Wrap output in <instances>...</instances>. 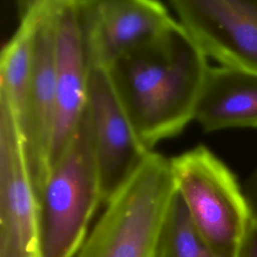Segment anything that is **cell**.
<instances>
[{
  "instance_id": "obj_14",
  "label": "cell",
  "mask_w": 257,
  "mask_h": 257,
  "mask_svg": "<svg viewBox=\"0 0 257 257\" xmlns=\"http://www.w3.org/2000/svg\"><path fill=\"white\" fill-rule=\"evenodd\" d=\"M234 257H257V222L251 217L234 253Z\"/></svg>"
},
{
  "instance_id": "obj_9",
  "label": "cell",
  "mask_w": 257,
  "mask_h": 257,
  "mask_svg": "<svg viewBox=\"0 0 257 257\" xmlns=\"http://www.w3.org/2000/svg\"><path fill=\"white\" fill-rule=\"evenodd\" d=\"M89 63L108 67L176 20L155 0H78Z\"/></svg>"
},
{
  "instance_id": "obj_10",
  "label": "cell",
  "mask_w": 257,
  "mask_h": 257,
  "mask_svg": "<svg viewBox=\"0 0 257 257\" xmlns=\"http://www.w3.org/2000/svg\"><path fill=\"white\" fill-rule=\"evenodd\" d=\"M54 70L55 120L50 169L65 151L86 109L89 62L78 0H59Z\"/></svg>"
},
{
  "instance_id": "obj_1",
  "label": "cell",
  "mask_w": 257,
  "mask_h": 257,
  "mask_svg": "<svg viewBox=\"0 0 257 257\" xmlns=\"http://www.w3.org/2000/svg\"><path fill=\"white\" fill-rule=\"evenodd\" d=\"M209 68L207 56L178 20L107 67L140 139L152 151L195 119Z\"/></svg>"
},
{
  "instance_id": "obj_8",
  "label": "cell",
  "mask_w": 257,
  "mask_h": 257,
  "mask_svg": "<svg viewBox=\"0 0 257 257\" xmlns=\"http://www.w3.org/2000/svg\"><path fill=\"white\" fill-rule=\"evenodd\" d=\"M59 0H33L32 77L28 107L21 133L36 196L50 172L55 120V25Z\"/></svg>"
},
{
  "instance_id": "obj_6",
  "label": "cell",
  "mask_w": 257,
  "mask_h": 257,
  "mask_svg": "<svg viewBox=\"0 0 257 257\" xmlns=\"http://www.w3.org/2000/svg\"><path fill=\"white\" fill-rule=\"evenodd\" d=\"M0 257H42L38 202L17 118L0 94Z\"/></svg>"
},
{
  "instance_id": "obj_4",
  "label": "cell",
  "mask_w": 257,
  "mask_h": 257,
  "mask_svg": "<svg viewBox=\"0 0 257 257\" xmlns=\"http://www.w3.org/2000/svg\"><path fill=\"white\" fill-rule=\"evenodd\" d=\"M170 163L177 193L199 234L215 251L234 256L250 219L235 175L202 145Z\"/></svg>"
},
{
  "instance_id": "obj_5",
  "label": "cell",
  "mask_w": 257,
  "mask_h": 257,
  "mask_svg": "<svg viewBox=\"0 0 257 257\" xmlns=\"http://www.w3.org/2000/svg\"><path fill=\"white\" fill-rule=\"evenodd\" d=\"M86 113L105 205L153 151L140 139L108 69L95 63H89Z\"/></svg>"
},
{
  "instance_id": "obj_11",
  "label": "cell",
  "mask_w": 257,
  "mask_h": 257,
  "mask_svg": "<svg viewBox=\"0 0 257 257\" xmlns=\"http://www.w3.org/2000/svg\"><path fill=\"white\" fill-rule=\"evenodd\" d=\"M195 120L205 132L257 127V74L222 65L210 66Z\"/></svg>"
},
{
  "instance_id": "obj_12",
  "label": "cell",
  "mask_w": 257,
  "mask_h": 257,
  "mask_svg": "<svg viewBox=\"0 0 257 257\" xmlns=\"http://www.w3.org/2000/svg\"><path fill=\"white\" fill-rule=\"evenodd\" d=\"M34 6L21 2L19 25L0 56V94L8 100L20 126L24 124L32 77Z\"/></svg>"
},
{
  "instance_id": "obj_13",
  "label": "cell",
  "mask_w": 257,
  "mask_h": 257,
  "mask_svg": "<svg viewBox=\"0 0 257 257\" xmlns=\"http://www.w3.org/2000/svg\"><path fill=\"white\" fill-rule=\"evenodd\" d=\"M155 257H234L215 251L193 225L176 192L167 215Z\"/></svg>"
},
{
  "instance_id": "obj_2",
  "label": "cell",
  "mask_w": 257,
  "mask_h": 257,
  "mask_svg": "<svg viewBox=\"0 0 257 257\" xmlns=\"http://www.w3.org/2000/svg\"><path fill=\"white\" fill-rule=\"evenodd\" d=\"M176 192L170 159L153 151L105 204L73 257H155Z\"/></svg>"
},
{
  "instance_id": "obj_7",
  "label": "cell",
  "mask_w": 257,
  "mask_h": 257,
  "mask_svg": "<svg viewBox=\"0 0 257 257\" xmlns=\"http://www.w3.org/2000/svg\"><path fill=\"white\" fill-rule=\"evenodd\" d=\"M168 5L207 57L257 74V0H171Z\"/></svg>"
},
{
  "instance_id": "obj_15",
  "label": "cell",
  "mask_w": 257,
  "mask_h": 257,
  "mask_svg": "<svg viewBox=\"0 0 257 257\" xmlns=\"http://www.w3.org/2000/svg\"><path fill=\"white\" fill-rule=\"evenodd\" d=\"M250 217L257 222V169H255L245 182L243 189Z\"/></svg>"
},
{
  "instance_id": "obj_3",
  "label": "cell",
  "mask_w": 257,
  "mask_h": 257,
  "mask_svg": "<svg viewBox=\"0 0 257 257\" xmlns=\"http://www.w3.org/2000/svg\"><path fill=\"white\" fill-rule=\"evenodd\" d=\"M37 202L42 257H73L102 204L86 109Z\"/></svg>"
}]
</instances>
